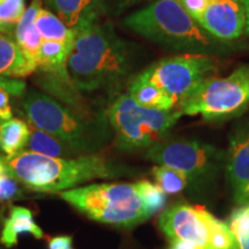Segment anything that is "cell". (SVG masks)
<instances>
[{
    "instance_id": "obj_18",
    "label": "cell",
    "mask_w": 249,
    "mask_h": 249,
    "mask_svg": "<svg viewBox=\"0 0 249 249\" xmlns=\"http://www.w3.org/2000/svg\"><path fill=\"white\" fill-rule=\"evenodd\" d=\"M128 95L140 107L155 110H172L177 108L171 98L161 92L157 87L140 74L132 81L128 88Z\"/></svg>"
},
{
    "instance_id": "obj_22",
    "label": "cell",
    "mask_w": 249,
    "mask_h": 249,
    "mask_svg": "<svg viewBox=\"0 0 249 249\" xmlns=\"http://www.w3.org/2000/svg\"><path fill=\"white\" fill-rule=\"evenodd\" d=\"M151 176L155 179L156 185L160 187L165 194H179L188 187L186 177L181 172L171 169L169 166H164V165L154 166L151 170Z\"/></svg>"
},
{
    "instance_id": "obj_27",
    "label": "cell",
    "mask_w": 249,
    "mask_h": 249,
    "mask_svg": "<svg viewBox=\"0 0 249 249\" xmlns=\"http://www.w3.org/2000/svg\"><path fill=\"white\" fill-rule=\"evenodd\" d=\"M182 8L197 22L209 0H178Z\"/></svg>"
},
{
    "instance_id": "obj_10",
    "label": "cell",
    "mask_w": 249,
    "mask_h": 249,
    "mask_svg": "<svg viewBox=\"0 0 249 249\" xmlns=\"http://www.w3.org/2000/svg\"><path fill=\"white\" fill-rule=\"evenodd\" d=\"M217 64L213 55L185 53L165 58L141 74L172 99L177 107L200 83L213 76Z\"/></svg>"
},
{
    "instance_id": "obj_13",
    "label": "cell",
    "mask_w": 249,
    "mask_h": 249,
    "mask_svg": "<svg viewBox=\"0 0 249 249\" xmlns=\"http://www.w3.org/2000/svg\"><path fill=\"white\" fill-rule=\"evenodd\" d=\"M45 2L62 22L74 31L98 22L105 13L103 0H45Z\"/></svg>"
},
{
    "instance_id": "obj_5",
    "label": "cell",
    "mask_w": 249,
    "mask_h": 249,
    "mask_svg": "<svg viewBox=\"0 0 249 249\" xmlns=\"http://www.w3.org/2000/svg\"><path fill=\"white\" fill-rule=\"evenodd\" d=\"M22 111L28 124L65 142L80 155H96L111 136L108 119L86 116L36 90L24 93Z\"/></svg>"
},
{
    "instance_id": "obj_35",
    "label": "cell",
    "mask_w": 249,
    "mask_h": 249,
    "mask_svg": "<svg viewBox=\"0 0 249 249\" xmlns=\"http://www.w3.org/2000/svg\"><path fill=\"white\" fill-rule=\"evenodd\" d=\"M1 123H2V120H0V126H1Z\"/></svg>"
},
{
    "instance_id": "obj_16",
    "label": "cell",
    "mask_w": 249,
    "mask_h": 249,
    "mask_svg": "<svg viewBox=\"0 0 249 249\" xmlns=\"http://www.w3.org/2000/svg\"><path fill=\"white\" fill-rule=\"evenodd\" d=\"M36 70V65L26 58L13 37L0 35V76L21 79Z\"/></svg>"
},
{
    "instance_id": "obj_26",
    "label": "cell",
    "mask_w": 249,
    "mask_h": 249,
    "mask_svg": "<svg viewBox=\"0 0 249 249\" xmlns=\"http://www.w3.org/2000/svg\"><path fill=\"white\" fill-rule=\"evenodd\" d=\"M0 88L5 89L6 91H8L11 95L18 97V96L23 95V93L26 92L27 86L22 80L0 76Z\"/></svg>"
},
{
    "instance_id": "obj_7",
    "label": "cell",
    "mask_w": 249,
    "mask_h": 249,
    "mask_svg": "<svg viewBox=\"0 0 249 249\" xmlns=\"http://www.w3.org/2000/svg\"><path fill=\"white\" fill-rule=\"evenodd\" d=\"M177 108L182 116L200 114L208 121H225L249 108V65L226 77H209L200 83Z\"/></svg>"
},
{
    "instance_id": "obj_25",
    "label": "cell",
    "mask_w": 249,
    "mask_h": 249,
    "mask_svg": "<svg viewBox=\"0 0 249 249\" xmlns=\"http://www.w3.org/2000/svg\"><path fill=\"white\" fill-rule=\"evenodd\" d=\"M26 9L24 0H0V20L17 26L26 13Z\"/></svg>"
},
{
    "instance_id": "obj_23",
    "label": "cell",
    "mask_w": 249,
    "mask_h": 249,
    "mask_svg": "<svg viewBox=\"0 0 249 249\" xmlns=\"http://www.w3.org/2000/svg\"><path fill=\"white\" fill-rule=\"evenodd\" d=\"M230 229L240 249H249V204L238 207L229 218Z\"/></svg>"
},
{
    "instance_id": "obj_32",
    "label": "cell",
    "mask_w": 249,
    "mask_h": 249,
    "mask_svg": "<svg viewBox=\"0 0 249 249\" xmlns=\"http://www.w3.org/2000/svg\"><path fill=\"white\" fill-rule=\"evenodd\" d=\"M15 31V26L12 24L5 23L0 20V35H7V36H13Z\"/></svg>"
},
{
    "instance_id": "obj_34",
    "label": "cell",
    "mask_w": 249,
    "mask_h": 249,
    "mask_svg": "<svg viewBox=\"0 0 249 249\" xmlns=\"http://www.w3.org/2000/svg\"><path fill=\"white\" fill-rule=\"evenodd\" d=\"M0 249H7V248H5V247H4V246H2L1 244H0Z\"/></svg>"
},
{
    "instance_id": "obj_12",
    "label": "cell",
    "mask_w": 249,
    "mask_h": 249,
    "mask_svg": "<svg viewBox=\"0 0 249 249\" xmlns=\"http://www.w3.org/2000/svg\"><path fill=\"white\" fill-rule=\"evenodd\" d=\"M197 23L223 42L239 38L247 30V18L240 0H209Z\"/></svg>"
},
{
    "instance_id": "obj_24",
    "label": "cell",
    "mask_w": 249,
    "mask_h": 249,
    "mask_svg": "<svg viewBox=\"0 0 249 249\" xmlns=\"http://www.w3.org/2000/svg\"><path fill=\"white\" fill-rule=\"evenodd\" d=\"M26 197L27 196L21 188V183L17 181L6 170L4 155L0 154V202L21 200Z\"/></svg>"
},
{
    "instance_id": "obj_20",
    "label": "cell",
    "mask_w": 249,
    "mask_h": 249,
    "mask_svg": "<svg viewBox=\"0 0 249 249\" xmlns=\"http://www.w3.org/2000/svg\"><path fill=\"white\" fill-rule=\"evenodd\" d=\"M26 150L35 152V154L49 156V157L70 158L82 156L65 142L50 135L49 133L43 132V130L31 126V124L30 138L29 141H28Z\"/></svg>"
},
{
    "instance_id": "obj_21",
    "label": "cell",
    "mask_w": 249,
    "mask_h": 249,
    "mask_svg": "<svg viewBox=\"0 0 249 249\" xmlns=\"http://www.w3.org/2000/svg\"><path fill=\"white\" fill-rule=\"evenodd\" d=\"M35 26L43 39L58 42H74L76 31L68 28L57 15L45 8H40L35 18Z\"/></svg>"
},
{
    "instance_id": "obj_33",
    "label": "cell",
    "mask_w": 249,
    "mask_h": 249,
    "mask_svg": "<svg viewBox=\"0 0 249 249\" xmlns=\"http://www.w3.org/2000/svg\"><path fill=\"white\" fill-rule=\"evenodd\" d=\"M240 1L242 2V5H244L246 18H247V30H246V33L249 35V0H240Z\"/></svg>"
},
{
    "instance_id": "obj_30",
    "label": "cell",
    "mask_w": 249,
    "mask_h": 249,
    "mask_svg": "<svg viewBox=\"0 0 249 249\" xmlns=\"http://www.w3.org/2000/svg\"><path fill=\"white\" fill-rule=\"evenodd\" d=\"M49 249H75L71 235H58L50 239Z\"/></svg>"
},
{
    "instance_id": "obj_28",
    "label": "cell",
    "mask_w": 249,
    "mask_h": 249,
    "mask_svg": "<svg viewBox=\"0 0 249 249\" xmlns=\"http://www.w3.org/2000/svg\"><path fill=\"white\" fill-rule=\"evenodd\" d=\"M9 93L5 89L0 88V120L6 121L13 118L11 101H9Z\"/></svg>"
},
{
    "instance_id": "obj_17",
    "label": "cell",
    "mask_w": 249,
    "mask_h": 249,
    "mask_svg": "<svg viewBox=\"0 0 249 249\" xmlns=\"http://www.w3.org/2000/svg\"><path fill=\"white\" fill-rule=\"evenodd\" d=\"M73 43L43 39L37 54V70L49 74L67 71V60Z\"/></svg>"
},
{
    "instance_id": "obj_6",
    "label": "cell",
    "mask_w": 249,
    "mask_h": 249,
    "mask_svg": "<svg viewBox=\"0 0 249 249\" xmlns=\"http://www.w3.org/2000/svg\"><path fill=\"white\" fill-rule=\"evenodd\" d=\"M181 117L178 108L155 110L140 107L128 93L119 96L107 111L116 147L124 152L148 149L160 142Z\"/></svg>"
},
{
    "instance_id": "obj_2",
    "label": "cell",
    "mask_w": 249,
    "mask_h": 249,
    "mask_svg": "<svg viewBox=\"0 0 249 249\" xmlns=\"http://www.w3.org/2000/svg\"><path fill=\"white\" fill-rule=\"evenodd\" d=\"M7 172L31 192L59 194L96 179L132 177L123 165L96 155L61 158L24 150L14 156L4 155Z\"/></svg>"
},
{
    "instance_id": "obj_15",
    "label": "cell",
    "mask_w": 249,
    "mask_h": 249,
    "mask_svg": "<svg viewBox=\"0 0 249 249\" xmlns=\"http://www.w3.org/2000/svg\"><path fill=\"white\" fill-rule=\"evenodd\" d=\"M42 8V0H31L29 7L22 17L14 31V39L26 58L37 66L38 54L43 38L35 26V18Z\"/></svg>"
},
{
    "instance_id": "obj_29",
    "label": "cell",
    "mask_w": 249,
    "mask_h": 249,
    "mask_svg": "<svg viewBox=\"0 0 249 249\" xmlns=\"http://www.w3.org/2000/svg\"><path fill=\"white\" fill-rule=\"evenodd\" d=\"M142 1H145V0H103L105 12L107 9H114V11L120 12L128 7H132L134 5H138Z\"/></svg>"
},
{
    "instance_id": "obj_8",
    "label": "cell",
    "mask_w": 249,
    "mask_h": 249,
    "mask_svg": "<svg viewBox=\"0 0 249 249\" xmlns=\"http://www.w3.org/2000/svg\"><path fill=\"white\" fill-rule=\"evenodd\" d=\"M145 158L181 172L192 193L202 194L225 166V151L200 141L161 140L145 151Z\"/></svg>"
},
{
    "instance_id": "obj_1",
    "label": "cell",
    "mask_w": 249,
    "mask_h": 249,
    "mask_svg": "<svg viewBox=\"0 0 249 249\" xmlns=\"http://www.w3.org/2000/svg\"><path fill=\"white\" fill-rule=\"evenodd\" d=\"M58 195L93 222L124 229L145 223L166 204V194L149 180L91 183Z\"/></svg>"
},
{
    "instance_id": "obj_9",
    "label": "cell",
    "mask_w": 249,
    "mask_h": 249,
    "mask_svg": "<svg viewBox=\"0 0 249 249\" xmlns=\"http://www.w3.org/2000/svg\"><path fill=\"white\" fill-rule=\"evenodd\" d=\"M157 224L169 240H186L200 249H240L229 224L200 205H171L160 214Z\"/></svg>"
},
{
    "instance_id": "obj_4",
    "label": "cell",
    "mask_w": 249,
    "mask_h": 249,
    "mask_svg": "<svg viewBox=\"0 0 249 249\" xmlns=\"http://www.w3.org/2000/svg\"><path fill=\"white\" fill-rule=\"evenodd\" d=\"M134 33L173 51L191 54H216L231 50L189 15L178 0H156L124 18Z\"/></svg>"
},
{
    "instance_id": "obj_3",
    "label": "cell",
    "mask_w": 249,
    "mask_h": 249,
    "mask_svg": "<svg viewBox=\"0 0 249 249\" xmlns=\"http://www.w3.org/2000/svg\"><path fill=\"white\" fill-rule=\"evenodd\" d=\"M130 67L129 46L111 23L98 21L76 31L67 71L80 92L113 86L129 73Z\"/></svg>"
},
{
    "instance_id": "obj_31",
    "label": "cell",
    "mask_w": 249,
    "mask_h": 249,
    "mask_svg": "<svg viewBox=\"0 0 249 249\" xmlns=\"http://www.w3.org/2000/svg\"><path fill=\"white\" fill-rule=\"evenodd\" d=\"M167 249H200L192 242L186 240H170Z\"/></svg>"
},
{
    "instance_id": "obj_11",
    "label": "cell",
    "mask_w": 249,
    "mask_h": 249,
    "mask_svg": "<svg viewBox=\"0 0 249 249\" xmlns=\"http://www.w3.org/2000/svg\"><path fill=\"white\" fill-rule=\"evenodd\" d=\"M225 176L238 207L249 204V119L239 123L225 151Z\"/></svg>"
},
{
    "instance_id": "obj_14",
    "label": "cell",
    "mask_w": 249,
    "mask_h": 249,
    "mask_svg": "<svg viewBox=\"0 0 249 249\" xmlns=\"http://www.w3.org/2000/svg\"><path fill=\"white\" fill-rule=\"evenodd\" d=\"M27 233L39 240L44 238V232L36 223L33 213L21 205H12L8 217L2 223L0 244L5 248L11 249L18 245V236Z\"/></svg>"
},
{
    "instance_id": "obj_19",
    "label": "cell",
    "mask_w": 249,
    "mask_h": 249,
    "mask_svg": "<svg viewBox=\"0 0 249 249\" xmlns=\"http://www.w3.org/2000/svg\"><path fill=\"white\" fill-rule=\"evenodd\" d=\"M30 138V124L12 118L0 126V151L5 156H14L26 150Z\"/></svg>"
}]
</instances>
